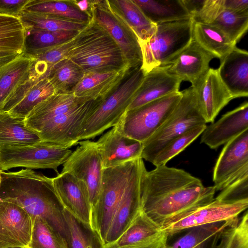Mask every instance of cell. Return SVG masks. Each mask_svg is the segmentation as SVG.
<instances>
[{
  "mask_svg": "<svg viewBox=\"0 0 248 248\" xmlns=\"http://www.w3.org/2000/svg\"><path fill=\"white\" fill-rule=\"evenodd\" d=\"M28 248H69L66 239L46 219L38 216L32 221Z\"/></svg>",
  "mask_w": 248,
  "mask_h": 248,
  "instance_id": "39",
  "label": "cell"
},
{
  "mask_svg": "<svg viewBox=\"0 0 248 248\" xmlns=\"http://www.w3.org/2000/svg\"><path fill=\"white\" fill-rule=\"evenodd\" d=\"M19 17L25 28L37 29L52 31H79L88 23L23 10L19 15Z\"/></svg>",
  "mask_w": 248,
  "mask_h": 248,
  "instance_id": "37",
  "label": "cell"
},
{
  "mask_svg": "<svg viewBox=\"0 0 248 248\" xmlns=\"http://www.w3.org/2000/svg\"><path fill=\"white\" fill-rule=\"evenodd\" d=\"M214 186H204L185 170L166 165L145 169L141 181V210L161 228L214 200Z\"/></svg>",
  "mask_w": 248,
  "mask_h": 248,
  "instance_id": "1",
  "label": "cell"
},
{
  "mask_svg": "<svg viewBox=\"0 0 248 248\" xmlns=\"http://www.w3.org/2000/svg\"><path fill=\"white\" fill-rule=\"evenodd\" d=\"M32 230L31 217L25 210L0 200V248L28 247Z\"/></svg>",
  "mask_w": 248,
  "mask_h": 248,
  "instance_id": "18",
  "label": "cell"
},
{
  "mask_svg": "<svg viewBox=\"0 0 248 248\" xmlns=\"http://www.w3.org/2000/svg\"><path fill=\"white\" fill-rule=\"evenodd\" d=\"M217 248H248V212L221 232Z\"/></svg>",
  "mask_w": 248,
  "mask_h": 248,
  "instance_id": "43",
  "label": "cell"
},
{
  "mask_svg": "<svg viewBox=\"0 0 248 248\" xmlns=\"http://www.w3.org/2000/svg\"><path fill=\"white\" fill-rule=\"evenodd\" d=\"M84 73L76 63L65 58L55 64L50 72L48 79L56 93L71 92L82 78Z\"/></svg>",
  "mask_w": 248,
  "mask_h": 248,
  "instance_id": "38",
  "label": "cell"
},
{
  "mask_svg": "<svg viewBox=\"0 0 248 248\" xmlns=\"http://www.w3.org/2000/svg\"><path fill=\"white\" fill-rule=\"evenodd\" d=\"M215 199L228 203L248 200V175L238 179L222 189Z\"/></svg>",
  "mask_w": 248,
  "mask_h": 248,
  "instance_id": "45",
  "label": "cell"
},
{
  "mask_svg": "<svg viewBox=\"0 0 248 248\" xmlns=\"http://www.w3.org/2000/svg\"><path fill=\"white\" fill-rule=\"evenodd\" d=\"M131 71L126 67L117 71L85 73L71 92L75 97L87 101L103 99L113 93Z\"/></svg>",
  "mask_w": 248,
  "mask_h": 248,
  "instance_id": "23",
  "label": "cell"
},
{
  "mask_svg": "<svg viewBox=\"0 0 248 248\" xmlns=\"http://www.w3.org/2000/svg\"><path fill=\"white\" fill-rule=\"evenodd\" d=\"M248 207V200L228 203L214 199L161 229L169 237L195 226L234 219Z\"/></svg>",
  "mask_w": 248,
  "mask_h": 248,
  "instance_id": "15",
  "label": "cell"
},
{
  "mask_svg": "<svg viewBox=\"0 0 248 248\" xmlns=\"http://www.w3.org/2000/svg\"><path fill=\"white\" fill-rule=\"evenodd\" d=\"M192 18L156 25L153 35L140 43L141 69L145 75L153 69L168 65L192 40Z\"/></svg>",
  "mask_w": 248,
  "mask_h": 248,
  "instance_id": "5",
  "label": "cell"
},
{
  "mask_svg": "<svg viewBox=\"0 0 248 248\" xmlns=\"http://www.w3.org/2000/svg\"><path fill=\"white\" fill-rule=\"evenodd\" d=\"M248 175V129L223 147L215 164L213 181L216 191L222 190L238 179Z\"/></svg>",
  "mask_w": 248,
  "mask_h": 248,
  "instance_id": "13",
  "label": "cell"
},
{
  "mask_svg": "<svg viewBox=\"0 0 248 248\" xmlns=\"http://www.w3.org/2000/svg\"><path fill=\"white\" fill-rule=\"evenodd\" d=\"M136 159L103 170L101 188L97 202L92 209L91 223L104 244Z\"/></svg>",
  "mask_w": 248,
  "mask_h": 248,
  "instance_id": "7",
  "label": "cell"
},
{
  "mask_svg": "<svg viewBox=\"0 0 248 248\" xmlns=\"http://www.w3.org/2000/svg\"><path fill=\"white\" fill-rule=\"evenodd\" d=\"M0 200L22 207L32 222L36 216L46 219L65 237L64 208L55 190L52 178L28 169L16 172L0 170Z\"/></svg>",
  "mask_w": 248,
  "mask_h": 248,
  "instance_id": "2",
  "label": "cell"
},
{
  "mask_svg": "<svg viewBox=\"0 0 248 248\" xmlns=\"http://www.w3.org/2000/svg\"><path fill=\"white\" fill-rule=\"evenodd\" d=\"M167 235L163 232L159 236L123 248H163L167 245Z\"/></svg>",
  "mask_w": 248,
  "mask_h": 248,
  "instance_id": "48",
  "label": "cell"
},
{
  "mask_svg": "<svg viewBox=\"0 0 248 248\" xmlns=\"http://www.w3.org/2000/svg\"><path fill=\"white\" fill-rule=\"evenodd\" d=\"M155 25L191 18L182 0H133Z\"/></svg>",
  "mask_w": 248,
  "mask_h": 248,
  "instance_id": "27",
  "label": "cell"
},
{
  "mask_svg": "<svg viewBox=\"0 0 248 248\" xmlns=\"http://www.w3.org/2000/svg\"><path fill=\"white\" fill-rule=\"evenodd\" d=\"M0 184H1V174H0Z\"/></svg>",
  "mask_w": 248,
  "mask_h": 248,
  "instance_id": "53",
  "label": "cell"
},
{
  "mask_svg": "<svg viewBox=\"0 0 248 248\" xmlns=\"http://www.w3.org/2000/svg\"><path fill=\"white\" fill-rule=\"evenodd\" d=\"M74 38L62 44L40 50L29 56L32 57L34 61L44 64L51 71L55 64L66 58Z\"/></svg>",
  "mask_w": 248,
  "mask_h": 248,
  "instance_id": "44",
  "label": "cell"
},
{
  "mask_svg": "<svg viewBox=\"0 0 248 248\" xmlns=\"http://www.w3.org/2000/svg\"><path fill=\"white\" fill-rule=\"evenodd\" d=\"M226 9L243 16H248V0H224Z\"/></svg>",
  "mask_w": 248,
  "mask_h": 248,
  "instance_id": "49",
  "label": "cell"
},
{
  "mask_svg": "<svg viewBox=\"0 0 248 248\" xmlns=\"http://www.w3.org/2000/svg\"><path fill=\"white\" fill-rule=\"evenodd\" d=\"M182 81L169 72L168 65L154 68L145 75L127 111L179 92Z\"/></svg>",
  "mask_w": 248,
  "mask_h": 248,
  "instance_id": "22",
  "label": "cell"
},
{
  "mask_svg": "<svg viewBox=\"0 0 248 248\" xmlns=\"http://www.w3.org/2000/svg\"><path fill=\"white\" fill-rule=\"evenodd\" d=\"M121 119L96 142L103 169L141 157L142 142L124 134Z\"/></svg>",
  "mask_w": 248,
  "mask_h": 248,
  "instance_id": "16",
  "label": "cell"
},
{
  "mask_svg": "<svg viewBox=\"0 0 248 248\" xmlns=\"http://www.w3.org/2000/svg\"><path fill=\"white\" fill-rule=\"evenodd\" d=\"M53 184L64 209L82 223L91 226L92 206L85 184L64 172L52 178Z\"/></svg>",
  "mask_w": 248,
  "mask_h": 248,
  "instance_id": "17",
  "label": "cell"
},
{
  "mask_svg": "<svg viewBox=\"0 0 248 248\" xmlns=\"http://www.w3.org/2000/svg\"><path fill=\"white\" fill-rule=\"evenodd\" d=\"M33 62L32 57L24 54L0 67V113L16 89L29 77Z\"/></svg>",
  "mask_w": 248,
  "mask_h": 248,
  "instance_id": "26",
  "label": "cell"
},
{
  "mask_svg": "<svg viewBox=\"0 0 248 248\" xmlns=\"http://www.w3.org/2000/svg\"><path fill=\"white\" fill-rule=\"evenodd\" d=\"M163 248H171V247H170V246H169V245H167Z\"/></svg>",
  "mask_w": 248,
  "mask_h": 248,
  "instance_id": "52",
  "label": "cell"
},
{
  "mask_svg": "<svg viewBox=\"0 0 248 248\" xmlns=\"http://www.w3.org/2000/svg\"><path fill=\"white\" fill-rule=\"evenodd\" d=\"M25 31L24 54L28 55L68 42L76 37L79 32L74 31H52L31 28H25Z\"/></svg>",
  "mask_w": 248,
  "mask_h": 248,
  "instance_id": "36",
  "label": "cell"
},
{
  "mask_svg": "<svg viewBox=\"0 0 248 248\" xmlns=\"http://www.w3.org/2000/svg\"><path fill=\"white\" fill-rule=\"evenodd\" d=\"M182 95L179 91L126 111L121 119L124 133L130 138L143 142L165 122Z\"/></svg>",
  "mask_w": 248,
  "mask_h": 248,
  "instance_id": "9",
  "label": "cell"
},
{
  "mask_svg": "<svg viewBox=\"0 0 248 248\" xmlns=\"http://www.w3.org/2000/svg\"><path fill=\"white\" fill-rule=\"evenodd\" d=\"M78 144L79 145L63 164L62 172H68L85 184L92 209L101 188L103 170L102 160L96 142L86 140Z\"/></svg>",
  "mask_w": 248,
  "mask_h": 248,
  "instance_id": "12",
  "label": "cell"
},
{
  "mask_svg": "<svg viewBox=\"0 0 248 248\" xmlns=\"http://www.w3.org/2000/svg\"><path fill=\"white\" fill-rule=\"evenodd\" d=\"M224 9V0H203L192 19L195 22L210 24Z\"/></svg>",
  "mask_w": 248,
  "mask_h": 248,
  "instance_id": "46",
  "label": "cell"
},
{
  "mask_svg": "<svg viewBox=\"0 0 248 248\" xmlns=\"http://www.w3.org/2000/svg\"><path fill=\"white\" fill-rule=\"evenodd\" d=\"M55 93L48 78H42L33 85L22 100L8 112L13 117L24 120L34 107Z\"/></svg>",
  "mask_w": 248,
  "mask_h": 248,
  "instance_id": "40",
  "label": "cell"
},
{
  "mask_svg": "<svg viewBox=\"0 0 248 248\" xmlns=\"http://www.w3.org/2000/svg\"><path fill=\"white\" fill-rule=\"evenodd\" d=\"M19 56L12 55L8 56H0V67L10 62Z\"/></svg>",
  "mask_w": 248,
  "mask_h": 248,
  "instance_id": "50",
  "label": "cell"
},
{
  "mask_svg": "<svg viewBox=\"0 0 248 248\" xmlns=\"http://www.w3.org/2000/svg\"><path fill=\"white\" fill-rule=\"evenodd\" d=\"M181 93L182 97L169 118L142 142V159L152 163L158 153L171 139L195 126L206 124L198 108L194 88L191 86Z\"/></svg>",
  "mask_w": 248,
  "mask_h": 248,
  "instance_id": "6",
  "label": "cell"
},
{
  "mask_svg": "<svg viewBox=\"0 0 248 248\" xmlns=\"http://www.w3.org/2000/svg\"><path fill=\"white\" fill-rule=\"evenodd\" d=\"M41 141L38 135L25 125L24 120L13 117L8 112L0 113V147L30 145Z\"/></svg>",
  "mask_w": 248,
  "mask_h": 248,
  "instance_id": "32",
  "label": "cell"
},
{
  "mask_svg": "<svg viewBox=\"0 0 248 248\" xmlns=\"http://www.w3.org/2000/svg\"><path fill=\"white\" fill-rule=\"evenodd\" d=\"M97 100L87 101L75 109L44 120L24 123L42 141L69 148L79 141L82 122Z\"/></svg>",
  "mask_w": 248,
  "mask_h": 248,
  "instance_id": "11",
  "label": "cell"
},
{
  "mask_svg": "<svg viewBox=\"0 0 248 248\" xmlns=\"http://www.w3.org/2000/svg\"><path fill=\"white\" fill-rule=\"evenodd\" d=\"M145 169L143 159L136 158L107 233L105 246L117 240L141 210V181Z\"/></svg>",
  "mask_w": 248,
  "mask_h": 248,
  "instance_id": "14",
  "label": "cell"
},
{
  "mask_svg": "<svg viewBox=\"0 0 248 248\" xmlns=\"http://www.w3.org/2000/svg\"><path fill=\"white\" fill-rule=\"evenodd\" d=\"M215 56L193 39L169 64V71L195 87L208 71Z\"/></svg>",
  "mask_w": 248,
  "mask_h": 248,
  "instance_id": "21",
  "label": "cell"
},
{
  "mask_svg": "<svg viewBox=\"0 0 248 248\" xmlns=\"http://www.w3.org/2000/svg\"><path fill=\"white\" fill-rule=\"evenodd\" d=\"M108 2L135 33L140 43L147 40L155 32L156 25L150 21L133 0H111Z\"/></svg>",
  "mask_w": 248,
  "mask_h": 248,
  "instance_id": "25",
  "label": "cell"
},
{
  "mask_svg": "<svg viewBox=\"0 0 248 248\" xmlns=\"http://www.w3.org/2000/svg\"><path fill=\"white\" fill-rule=\"evenodd\" d=\"M194 88L197 106L205 122L213 123L220 111L233 99L217 69L210 68Z\"/></svg>",
  "mask_w": 248,
  "mask_h": 248,
  "instance_id": "19",
  "label": "cell"
},
{
  "mask_svg": "<svg viewBox=\"0 0 248 248\" xmlns=\"http://www.w3.org/2000/svg\"><path fill=\"white\" fill-rule=\"evenodd\" d=\"M91 18L104 28L119 47L131 70L140 67L142 54L139 41L132 31L114 12L108 0H89Z\"/></svg>",
  "mask_w": 248,
  "mask_h": 248,
  "instance_id": "10",
  "label": "cell"
},
{
  "mask_svg": "<svg viewBox=\"0 0 248 248\" xmlns=\"http://www.w3.org/2000/svg\"><path fill=\"white\" fill-rule=\"evenodd\" d=\"M218 75L233 99L248 96V52L236 46L223 59Z\"/></svg>",
  "mask_w": 248,
  "mask_h": 248,
  "instance_id": "24",
  "label": "cell"
},
{
  "mask_svg": "<svg viewBox=\"0 0 248 248\" xmlns=\"http://www.w3.org/2000/svg\"><path fill=\"white\" fill-rule=\"evenodd\" d=\"M63 215L69 248H105L101 237L91 226L77 219L65 209Z\"/></svg>",
  "mask_w": 248,
  "mask_h": 248,
  "instance_id": "35",
  "label": "cell"
},
{
  "mask_svg": "<svg viewBox=\"0 0 248 248\" xmlns=\"http://www.w3.org/2000/svg\"><path fill=\"white\" fill-rule=\"evenodd\" d=\"M30 0H0V14L19 17Z\"/></svg>",
  "mask_w": 248,
  "mask_h": 248,
  "instance_id": "47",
  "label": "cell"
},
{
  "mask_svg": "<svg viewBox=\"0 0 248 248\" xmlns=\"http://www.w3.org/2000/svg\"><path fill=\"white\" fill-rule=\"evenodd\" d=\"M23 10L86 23L91 19L90 11L81 10L76 0H30Z\"/></svg>",
  "mask_w": 248,
  "mask_h": 248,
  "instance_id": "29",
  "label": "cell"
},
{
  "mask_svg": "<svg viewBox=\"0 0 248 248\" xmlns=\"http://www.w3.org/2000/svg\"><path fill=\"white\" fill-rule=\"evenodd\" d=\"M145 76L140 66L132 70L113 93L97 100L82 122L79 141L93 139L116 124L127 111Z\"/></svg>",
  "mask_w": 248,
  "mask_h": 248,
  "instance_id": "4",
  "label": "cell"
},
{
  "mask_svg": "<svg viewBox=\"0 0 248 248\" xmlns=\"http://www.w3.org/2000/svg\"><path fill=\"white\" fill-rule=\"evenodd\" d=\"M72 152L69 148L42 140L30 145L1 147L0 170L22 167L31 170L51 169L58 174V167Z\"/></svg>",
  "mask_w": 248,
  "mask_h": 248,
  "instance_id": "8",
  "label": "cell"
},
{
  "mask_svg": "<svg viewBox=\"0 0 248 248\" xmlns=\"http://www.w3.org/2000/svg\"><path fill=\"white\" fill-rule=\"evenodd\" d=\"M5 248H28V247H7Z\"/></svg>",
  "mask_w": 248,
  "mask_h": 248,
  "instance_id": "51",
  "label": "cell"
},
{
  "mask_svg": "<svg viewBox=\"0 0 248 248\" xmlns=\"http://www.w3.org/2000/svg\"><path fill=\"white\" fill-rule=\"evenodd\" d=\"M163 232L161 228L141 210L120 236L105 246V248H123L155 238Z\"/></svg>",
  "mask_w": 248,
  "mask_h": 248,
  "instance_id": "33",
  "label": "cell"
},
{
  "mask_svg": "<svg viewBox=\"0 0 248 248\" xmlns=\"http://www.w3.org/2000/svg\"><path fill=\"white\" fill-rule=\"evenodd\" d=\"M25 31L19 17L0 14V56L25 53Z\"/></svg>",
  "mask_w": 248,
  "mask_h": 248,
  "instance_id": "34",
  "label": "cell"
},
{
  "mask_svg": "<svg viewBox=\"0 0 248 248\" xmlns=\"http://www.w3.org/2000/svg\"><path fill=\"white\" fill-rule=\"evenodd\" d=\"M87 101L75 97L72 92L55 93L34 107L24 119V123L40 121L67 113Z\"/></svg>",
  "mask_w": 248,
  "mask_h": 248,
  "instance_id": "31",
  "label": "cell"
},
{
  "mask_svg": "<svg viewBox=\"0 0 248 248\" xmlns=\"http://www.w3.org/2000/svg\"><path fill=\"white\" fill-rule=\"evenodd\" d=\"M235 220L197 226L179 238L171 248H217L222 230Z\"/></svg>",
  "mask_w": 248,
  "mask_h": 248,
  "instance_id": "30",
  "label": "cell"
},
{
  "mask_svg": "<svg viewBox=\"0 0 248 248\" xmlns=\"http://www.w3.org/2000/svg\"><path fill=\"white\" fill-rule=\"evenodd\" d=\"M221 31L234 44L239 41L248 28V16L225 9L210 24Z\"/></svg>",
  "mask_w": 248,
  "mask_h": 248,
  "instance_id": "42",
  "label": "cell"
},
{
  "mask_svg": "<svg viewBox=\"0 0 248 248\" xmlns=\"http://www.w3.org/2000/svg\"><path fill=\"white\" fill-rule=\"evenodd\" d=\"M66 58L78 65L84 73L129 68L115 42L92 18L74 38Z\"/></svg>",
  "mask_w": 248,
  "mask_h": 248,
  "instance_id": "3",
  "label": "cell"
},
{
  "mask_svg": "<svg viewBox=\"0 0 248 248\" xmlns=\"http://www.w3.org/2000/svg\"><path fill=\"white\" fill-rule=\"evenodd\" d=\"M206 126V124L195 126L171 139L158 153L152 163L155 167L166 165L201 135Z\"/></svg>",
  "mask_w": 248,
  "mask_h": 248,
  "instance_id": "41",
  "label": "cell"
},
{
  "mask_svg": "<svg viewBox=\"0 0 248 248\" xmlns=\"http://www.w3.org/2000/svg\"><path fill=\"white\" fill-rule=\"evenodd\" d=\"M248 129V103L246 101L213 122L202 133L201 143L216 149Z\"/></svg>",
  "mask_w": 248,
  "mask_h": 248,
  "instance_id": "20",
  "label": "cell"
},
{
  "mask_svg": "<svg viewBox=\"0 0 248 248\" xmlns=\"http://www.w3.org/2000/svg\"><path fill=\"white\" fill-rule=\"evenodd\" d=\"M192 35L194 41L220 61L236 46L221 31L211 24L193 20Z\"/></svg>",
  "mask_w": 248,
  "mask_h": 248,
  "instance_id": "28",
  "label": "cell"
}]
</instances>
